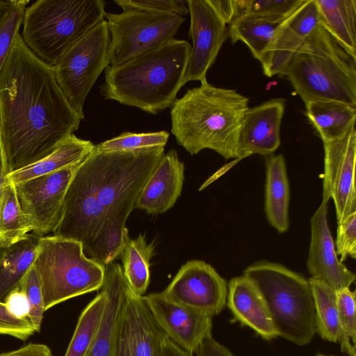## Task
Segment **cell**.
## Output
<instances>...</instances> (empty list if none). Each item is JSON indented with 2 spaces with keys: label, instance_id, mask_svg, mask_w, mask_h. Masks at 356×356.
Listing matches in <instances>:
<instances>
[{
  "label": "cell",
  "instance_id": "obj_22",
  "mask_svg": "<svg viewBox=\"0 0 356 356\" xmlns=\"http://www.w3.org/2000/svg\"><path fill=\"white\" fill-rule=\"evenodd\" d=\"M95 147L90 140L81 139L72 134L46 156L10 172L6 177V183L16 185L78 165L94 150Z\"/></svg>",
  "mask_w": 356,
  "mask_h": 356
},
{
  "label": "cell",
  "instance_id": "obj_24",
  "mask_svg": "<svg viewBox=\"0 0 356 356\" xmlns=\"http://www.w3.org/2000/svg\"><path fill=\"white\" fill-rule=\"evenodd\" d=\"M103 286L107 292L106 310L87 356H111L115 325L127 287L122 266L119 264L112 262L105 266Z\"/></svg>",
  "mask_w": 356,
  "mask_h": 356
},
{
  "label": "cell",
  "instance_id": "obj_20",
  "mask_svg": "<svg viewBox=\"0 0 356 356\" xmlns=\"http://www.w3.org/2000/svg\"><path fill=\"white\" fill-rule=\"evenodd\" d=\"M184 169L175 149L164 154L141 190L134 209L149 214H161L171 209L181 195Z\"/></svg>",
  "mask_w": 356,
  "mask_h": 356
},
{
  "label": "cell",
  "instance_id": "obj_28",
  "mask_svg": "<svg viewBox=\"0 0 356 356\" xmlns=\"http://www.w3.org/2000/svg\"><path fill=\"white\" fill-rule=\"evenodd\" d=\"M285 19L241 16L229 24V38L232 44L243 42L261 63L278 27Z\"/></svg>",
  "mask_w": 356,
  "mask_h": 356
},
{
  "label": "cell",
  "instance_id": "obj_31",
  "mask_svg": "<svg viewBox=\"0 0 356 356\" xmlns=\"http://www.w3.org/2000/svg\"><path fill=\"white\" fill-rule=\"evenodd\" d=\"M106 303L107 292L102 285L80 314L64 356H87L99 330Z\"/></svg>",
  "mask_w": 356,
  "mask_h": 356
},
{
  "label": "cell",
  "instance_id": "obj_6",
  "mask_svg": "<svg viewBox=\"0 0 356 356\" xmlns=\"http://www.w3.org/2000/svg\"><path fill=\"white\" fill-rule=\"evenodd\" d=\"M105 6L102 0H37L24 11L22 39L37 57L54 66L105 19Z\"/></svg>",
  "mask_w": 356,
  "mask_h": 356
},
{
  "label": "cell",
  "instance_id": "obj_47",
  "mask_svg": "<svg viewBox=\"0 0 356 356\" xmlns=\"http://www.w3.org/2000/svg\"><path fill=\"white\" fill-rule=\"evenodd\" d=\"M316 356H333V355H326L323 354H317Z\"/></svg>",
  "mask_w": 356,
  "mask_h": 356
},
{
  "label": "cell",
  "instance_id": "obj_41",
  "mask_svg": "<svg viewBox=\"0 0 356 356\" xmlns=\"http://www.w3.org/2000/svg\"><path fill=\"white\" fill-rule=\"evenodd\" d=\"M4 303L8 311L17 318H28L29 306L26 296L18 286L6 296Z\"/></svg>",
  "mask_w": 356,
  "mask_h": 356
},
{
  "label": "cell",
  "instance_id": "obj_23",
  "mask_svg": "<svg viewBox=\"0 0 356 356\" xmlns=\"http://www.w3.org/2000/svg\"><path fill=\"white\" fill-rule=\"evenodd\" d=\"M289 186L284 157L269 155L266 159L265 211L267 219L279 232L289 228Z\"/></svg>",
  "mask_w": 356,
  "mask_h": 356
},
{
  "label": "cell",
  "instance_id": "obj_38",
  "mask_svg": "<svg viewBox=\"0 0 356 356\" xmlns=\"http://www.w3.org/2000/svg\"><path fill=\"white\" fill-rule=\"evenodd\" d=\"M122 11L138 10L184 17L188 14L186 0H114Z\"/></svg>",
  "mask_w": 356,
  "mask_h": 356
},
{
  "label": "cell",
  "instance_id": "obj_32",
  "mask_svg": "<svg viewBox=\"0 0 356 356\" xmlns=\"http://www.w3.org/2000/svg\"><path fill=\"white\" fill-rule=\"evenodd\" d=\"M30 232L15 185L6 183L0 204V245L1 247L11 245L25 238Z\"/></svg>",
  "mask_w": 356,
  "mask_h": 356
},
{
  "label": "cell",
  "instance_id": "obj_19",
  "mask_svg": "<svg viewBox=\"0 0 356 356\" xmlns=\"http://www.w3.org/2000/svg\"><path fill=\"white\" fill-rule=\"evenodd\" d=\"M319 25L315 0H304L278 27L267 54L261 63L264 74H280L293 56Z\"/></svg>",
  "mask_w": 356,
  "mask_h": 356
},
{
  "label": "cell",
  "instance_id": "obj_1",
  "mask_svg": "<svg viewBox=\"0 0 356 356\" xmlns=\"http://www.w3.org/2000/svg\"><path fill=\"white\" fill-rule=\"evenodd\" d=\"M164 147L129 151L94 150L79 164L67 188L53 235L80 242L106 266L120 255L125 225Z\"/></svg>",
  "mask_w": 356,
  "mask_h": 356
},
{
  "label": "cell",
  "instance_id": "obj_5",
  "mask_svg": "<svg viewBox=\"0 0 356 356\" xmlns=\"http://www.w3.org/2000/svg\"><path fill=\"white\" fill-rule=\"evenodd\" d=\"M280 75L305 104L332 99L356 106V58L320 24Z\"/></svg>",
  "mask_w": 356,
  "mask_h": 356
},
{
  "label": "cell",
  "instance_id": "obj_49",
  "mask_svg": "<svg viewBox=\"0 0 356 356\" xmlns=\"http://www.w3.org/2000/svg\"><path fill=\"white\" fill-rule=\"evenodd\" d=\"M1 245H0V249H1Z\"/></svg>",
  "mask_w": 356,
  "mask_h": 356
},
{
  "label": "cell",
  "instance_id": "obj_15",
  "mask_svg": "<svg viewBox=\"0 0 356 356\" xmlns=\"http://www.w3.org/2000/svg\"><path fill=\"white\" fill-rule=\"evenodd\" d=\"M324 174L323 200L334 201L337 222L356 212L355 184L356 129L343 136L323 143Z\"/></svg>",
  "mask_w": 356,
  "mask_h": 356
},
{
  "label": "cell",
  "instance_id": "obj_35",
  "mask_svg": "<svg viewBox=\"0 0 356 356\" xmlns=\"http://www.w3.org/2000/svg\"><path fill=\"white\" fill-rule=\"evenodd\" d=\"M336 293L339 320L345 341L343 353L348 356H356L355 291L345 288Z\"/></svg>",
  "mask_w": 356,
  "mask_h": 356
},
{
  "label": "cell",
  "instance_id": "obj_33",
  "mask_svg": "<svg viewBox=\"0 0 356 356\" xmlns=\"http://www.w3.org/2000/svg\"><path fill=\"white\" fill-rule=\"evenodd\" d=\"M29 0H2L0 7V72L22 25Z\"/></svg>",
  "mask_w": 356,
  "mask_h": 356
},
{
  "label": "cell",
  "instance_id": "obj_7",
  "mask_svg": "<svg viewBox=\"0 0 356 356\" xmlns=\"http://www.w3.org/2000/svg\"><path fill=\"white\" fill-rule=\"evenodd\" d=\"M243 275L261 295L277 336L298 346L308 344L316 334L314 301L309 281L268 261L248 266Z\"/></svg>",
  "mask_w": 356,
  "mask_h": 356
},
{
  "label": "cell",
  "instance_id": "obj_48",
  "mask_svg": "<svg viewBox=\"0 0 356 356\" xmlns=\"http://www.w3.org/2000/svg\"><path fill=\"white\" fill-rule=\"evenodd\" d=\"M1 3H2V0H0V7L1 6Z\"/></svg>",
  "mask_w": 356,
  "mask_h": 356
},
{
  "label": "cell",
  "instance_id": "obj_11",
  "mask_svg": "<svg viewBox=\"0 0 356 356\" xmlns=\"http://www.w3.org/2000/svg\"><path fill=\"white\" fill-rule=\"evenodd\" d=\"M79 164L15 185L24 216L33 234L42 237L54 232L67 188Z\"/></svg>",
  "mask_w": 356,
  "mask_h": 356
},
{
  "label": "cell",
  "instance_id": "obj_40",
  "mask_svg": "<svg viewBox=\"0 0 356 356\" xmlns=\"http://www.w3.org/2000/svg\"><path fill=\"white\" fill-rule=\"evenodd\" d=\"M35 332L29 318L16 317L8 311L4 302H0V334L25 341Z\"/></svg>",
  "mask_w": 356,
  "mask_h": 356
},
{
  "label": "cell",
  "instance_id": "obj_36",
  "mask_svg": "<svg viewBox=\"0 0 356 356\" xmlns=\"http://www.w3.org/2000/svg\"><path fill=\"white\" fill-rule=\"evenodd\" d=\"M304 0H241V16L285 19Z\"/></svg>",
  "mask_w": 356,
  "mask_h": 356
},
{
  "label": "cell",
  "instance_id": "obj_12",
  "mask_svg": "<svg viewBox=\"0 0 356 356\" xmlns=\"http://www.w3.org/2000/svg\"><path fill=\"white\" fill-rule=\"evenodd\" d=\"M166 338L143 296L127 286L115 325L111 356H163Z\"/></svg>",
  "mask_w": 356,
  "mask_h": 356
},
{
  "label": "cell",
  "instance_id": "obj_9",
  "mask_svg": "<svg viewBox=\"0 0 356 356\" xmlns=\"http://www.w3.org/2000/svg\"><path fill=\"white\" fill-rule=\"evenodd\" d=\"M108 66L116 67L175 38L184 17L138 10L106 13Z\"/></svg>",
  "mask_w": 356,
  "mask_h": 356
},
{
  "label": "cell",
  "instance_id": "obj_13",
  "mask_svg": "<svg viewBox=\"0 0 356 356\" xmlns=\"http://www.w3.org/2000/svg\"><path fill=\"white\" fill-rule=\"evenodd\" d=\"M190 15L188 36L192 41L184 84L191 81H207V73L215 63L225 42L228 26L210 0H186Z\"/></svg>",
  "mask_w": 356,
  "mask_h": 356
},
{
  "label": "cell",
  "instance_id": "obj_45",
  "mask_svg": "<svg viewBox=\"0 0 356 356\" xmlns=\"http://www.w3.org/2000/svg\"><path fill=\"white\" fill-rule=\"evenodd\" d=\"M10 172L7 159L0 134V204L6 185V177Z\"/></svg>",
  "mask_w": 356,
  "mask_h": 356
},
{
  "label": "cell",
  "instance_id": "obj_27",
  "mask_svg": "<svg viewBox=\"0 0 356 356\" xmlns=\"http://www.w3.org/2000/svg\"><path fill=\"white\" fill-rule=\"evenodd\" d=\"M323 26L356 58V1L315 0Z\"/></svg>",
  "mask_w": 356,
  "mask_h": 356
},
{
  "label": "cell",
  "instance_id": "obj_43",
  "mask_svg": "<svg viewBox=\"0 0 356 356\" xmlns=\"http://www.w3.org/2000/svg\"><path fill=\"white\" fill-rule=\"evenodd\" d=\"M194 356H234L223 345L216 341L212 335L207 337L193 353Z\"/></svg>",
  "mask_w": 356,
  "mask_h": 356
},
{
  "label": "cell",
  "instance_id": "obj_21",
  "mask_svg": "<svg viewBox=\"0 0 356 356\" xmlns=\"http://www.w3.org/2000/svg\"><path fill=\"white\" fill-rule=\"evenodd\" d=\"M226 304L233 315L232 322L250 327L267 341L278 337L261 295L245 275L229 282Z\"/></svg>",
  "mask_w": 356,
  "mask_h": 356
},
{
  "label": "cell",
  "instance_id": "obj_2",
  "mask_svg": "<svg viewBox=\"0 0 356 356\" xmlns=\"http://www.w3.org/2000/svg\"><path fill=\"white\" fill-rule=\"evenodd\" d=\"M82 119L60 88L53 67L19 33L0 72V134L10 172L50 154Z\"/></svg>",
  "mask_w": 356,
  "mask_h": 356
},
{
  "label": "cell",
  "instance_id": "obj_4",
  "mask_svg": "<svg viewBox=\"0 0 356 356\" xmlns=\"http://www.w3.org/2000/svg\"><path fill=\"white\" fill-rule=\"evenodd\" d=\"M191 48L188 41L173 38L120 65L108 66L101 95L153 115L171 107L184 85Z\"/></svg>",
  "mask_w": 356,
  "mask_h": 356
},
{
  "label": "cell",
  "instance_id": "obj_18",
  "mask_svg": "<svg viewBox=\"0 0 356 356\" xmlns=\"http://www.w3.org/2000/svg\"><path fill=\"white\" fill-rule=\"evenodd\" d=\"M285 99L275 98L250 108L245 112L237 139L238 159L254 154L269 156L280 147V126Z\"/></svg>",
  "mask_w": 356,
  "mask_h": 356
},
{
  "label": "cell",
  "instance_id": "obj_26",
  "mask_svg": "<svg viewBox=\"0 0 356 356\" xmlns=\"http://www.w3.org/2000/svg\"><path fill=\"white\" fill-rule=\"evenodd\" d=\"M39 236L33 233L8 247L0 249V302L19 286L33 266L38 250Z\"/></svg>",
  "mask_w": 356,
  "mask_h": 356
},
{
  "label": "cell",
  "instance_id": "obj_30",
  "mask_svg": "<svg viewBox=\"0 0 356 356\" xmlns=\"http://www.w3.org/2000/svg\"><path fill=\"white\" fill-rule=\"evenodd\" d=\"M308 281L314 301L316 333L325 341L339 343L343 352L345 341L339 320L337 293L322 280L310 277Z\"/></svg>",
  "mask_w": 356,
  "mask_h": 356
},
{
  "label": "cell",
  "instance_id": "obj_44",
  "mask_svg": "<svg viewBox=\"0 0 356 356\" xmlns=\"http://www.w3.org/2000/svg\"><path fill=\"white\" fill-rule=\"evenodd\" d=\"M0 356H54L45 344L30 343L18 349L0 353Z\"/></svg>",
  "mask_w": 356,
  "mask_h": 356
},
{
  "label": "cell",
  "instance_id": "obj_29",
  "mask_svg": "<svg viewBox=\"0 0 356 356\" xmlns=\"http://www.w3.org/2000/svg\"><path fill=\"white\" fill-rule=\"evenodd\" d=\"M154 254V243H148L143 234L131 238L129 232L120 252L122 273L129 290L143 296L150 279V259Z\"/></svg>",
  "mask_w": 356,
  "mask_h": 356
},
{
  "label": "cell",
  "instance_id": "obj_17",
  "mask_svg": "<svg viewBox=\"0 0 356 356\" xmlns=\"http://www.w3.org/2000/svg\"><path fill=\"white\" fill-rule=\"evenodd\" d=\"M327 216V202L322 201L310 221L307 266L312 277L325 282L337 292L350 288L356 276L337 257Z\"/></svg>",
  "mask_w": 356,
  "mask_h": 356
},
{
  "label": "cell",
  "instance_id": "obj_34",
  "mask_svg": "<svg viewBox=\"0 0 356 356\" xmlns=\"http://www.w3.org/2000/svg\"><path fill=\"white\" fill-rule=\"evenodd\" d=\"M169 136L170 134L166 131L147 133L125 131L118 136L95 145V148L102 152H117L165 147Z\"/></svg>",
  "mask_w": 356,
  "mask_h": 356
},
{
  "label": "cell",
  "instance_id": "obj_14",
  "mask_svg": "<svg viewBox=\"0 0 356 356\" xmlns=\"http://www.w3.org/2000/svg\"><path fill=\"white\" fill-rule=\"evenodd\" d=\"M162 293L175 302L213 317L225 307L227 284L211 265L191 260L181 266Z\"/></svg>",
  "mask_w": 356,
  "mask_h": 356
},
{
  "label": "cell",
  "instance_id": "obj_25",
  "mask_svg": "<svg viewBox=\"0 0 356 356\" xmlns=\"http://www.w3.org/2000/svg\"><path fill=\"white\" fill-rule=\"evenodd\" d=\"M305 104V114L323 143L338 139L355 127V106L332 99L314 100Z\"/></svg>",
  "mask_w": 356,
  "mask_h": 356
},
{
  "label": "cell",
  "instance_id": "obj_3",
  "mask_svg": "<svg viewBox=\"0 0 356 356\" xmlns=\"http://www.w3.org/2000/svg\"><path fill=\"white\" fill-rule=\"evenodd\" d=\"M248 102L236 90L202 83L170 107L171 132L191 155L209 149L225 159H238L237 139Z\"/></svg>",
  "mask_w": 356,
  "mask_h": 356
},
{
  "label": "cell",
  "instance_id": "obj_10",
  "mask_svg": "<svg viewBox=\"0 0 356 356\" xmlns=\"http://www.w3.org/2000/svg\"><path fill=\"white\" fill-rule=\"evenodd\" d=\"M109 42L104 19L74 44L52 66L60 88L83 118L86 98L108 66Z\"/></svg>",
  "mask_w": 356,
  "mask_h": 356
},
{
  "label": "cell",
  "instance_id": "obj_46",
  "mask_svg": "<svg viewBox=\"0 0 356 356\" xmlns=\"http://www.w3.org/2000/svg\"><path fill=\"white\" fill-rule=\"evenodd\" d=\"M163 356H194L190 354L174 343L169 339L166 338L163 350Z\"/></svg>",
  "mask_w": 356,
  "mask_h": 356
},
{
  "label": "cell",
  "instance_id": "obj_37",
  "mask_svg": "<svg viewBox=\"0 0 356 356\" xmlns=\"http://www.w3.org/2000/svg\"><path fill=\"white\" fill-rule=\"evenodd\" d=\"M19 286L24 292L28 300V318L35 332H40L45 310L39 278L33 264L22 280Z\"/></svg>",
  "mask_w": 356,
  "mask_h": 356
},
{
  "label": "cell",
  "instance_id": "obj_16",
  "mask_svg": "<svg viewBox=\"0 0 356 356\" xmlns=\"http://www.w3.org/2000/svg\"><path fill=\"white\" fill-rule=\"evenodd\" d=\"M143 298L167 338L184 351L193 355L203 340L211 335V316L175 302L162 292Z\"/></svg>",
  "mask_w": 356,
  "mask_h": 356
},
{
  "label": "cell",
  "instance_id": "obj_42",
  "mask_svg": "<svg viewBox=\"0 0 356 356\" xmlns=\"http://www.w3.org/2000/svg\"><path fill=\"white\" fill-rule=\"evenodd\" d=\"M210 2L227 25L241 15V0H210Z\"/></svg>",
  "mask_w": 356,
  "mask_h": 356
},
{
  "label": "cell",
  "instance_id": "obj_8",
  "mask_svg": "<svg viewBox=\"0 0 356 356\" xmlns=\"http://www.w3.org/2000/svg\"><path fill=\"white\" fill-rule=\"evenodd\" d=\"M33 267L45 311L101 289L105 278V266L86 257L80 242L53 234L39 238Z\"/></svg>",
  "mask_w": 356,
  "mask_h": 356
},
{
  "label": "cell",
  "instance_id": "obj_39",
  "mask_svg": "<svg viewBox=\"0 0 356 356\" xmlns=\"http://www.w3.org/2000/svg\"><path fill=\"white\" fill-rule=\"evenodd\" d=\"M336 245L341 262L348 257L356 258V212L338 223Z\"/></svg>",
  "mask_w": 356,
  "mask_h": 356
}]
</instances>
